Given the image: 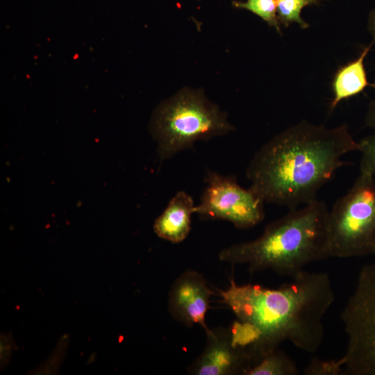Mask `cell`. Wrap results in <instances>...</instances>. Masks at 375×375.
<instances>
[{"label":"cell","instance_id":"cell-1","mask_svg":"<svg viewBox=\"0 0 375 375\" xmlns=\"http://www.w3.org/2000/svg\"><path fill=\"white\" fill-rule=\"evenodd\" d=\"M291 279L276 289L232 280L220 292L238 319L235 342L258 359L285 340L308 353L322 344L323 319L335 299L329 276L303 270Z\"/></svg>","mask_w":375,"mask_h":375},{"label":"cell","instance_id":"cell-8","mask_svg":"<svg viewBox=\"0 0 375 375\" xmlns=\"http://www.w3.org/2000/svg\"><path fill=\"white\" fill-rule=\"evenodd\" d=\"M212 292L204 278L195 272H187L173 285L169 293V311L178 320L192 326L199 324L206 334V314Z\"/></svg>","mask_w":375,"mask_h":375},{"label":"cell","instance_id":"cell-16","mask_svg":"<svg viewBox=\"0 0 375 375\" xmlns=\"http://www.w3.org/2000/svg\"><path fill=\"white\" fill-rule=\"evenodd\" d=\"M359 142L360 173L375 175V132Z\"/></svg>","mask_w":375,"mask_h":375},{"label":"cell","instance_id":"cell-15","mask_svg":"<svg viewBox=\"0 0 375 375\" xmlns=\"http://www.w3.org/2000/svg\"><path fill=\"white\" fill-rule=\"evenodd\" d=\"M342 357L337 360H321L313 357L303 371L305 375H345Z\"/></svg>","mask_w":375,"mask_h":375},{"label":"cell","instance_id":"cell-6","mask_svg":"<svg viewBox=\"0 0 375 375\" xmlns=\"http://www.w3.org/2000/svg\"><path fill=\"white\" fill-rule=\"evenodd\" d=\"M341 319L347 336L345 375H375V262L360 269Z\"/></svg>","mask_w":375,"mask_h":375},{"label":"cell","instance_id":"cell-2","mask_svg":"<svg viewBox=\"0 0 375 375\" xmlns=\"http://www.w3.org/2000/svg\"><path fill=\"white\" fill-rule=\"evenodd\" d=\"M358 150L347 124L329 128L303 120L263 144L246 176L264 202L294 209L317 199L319 190L348 164L342 157Z\"/></svg>","mask_w":375,"mask_h":375},{"label":"cell","instance_id":"cell-4","mask_svg":"<svg viewBox=\"0 0 375 375\" xmlns=\"http://www.w3.org/2000/svg\"><path fill=\"white\" fill-rule=\"evenodd\" d=\"M151 132L158 143L161 160L234 129L226 115L202 92L185 89L161 103L155 110Z\"/></svg>","mask_w":375,"mask_h":375},{"label":"cell","instance_id":"cell-11","mask_svg":"<svg viewBox=\"0 0 375 375\" xmlns=\"http://www.w3.org/2000/svg\"><path fill=\"white\" fill-rule=\"evenodd\" d=\"M374 43L375 40L372 39L357 58L340 66L335 72L331 81L333 97L330 103L331 112L340 101L362 93L368 87L375 88V83L369 82L365 67V60Z\"/></svg>","mask_w":375,"mask_h":375},{"label":"cell","instance_id":"cell-9","mask_svg":"<svg viewBox=\"0 0 375 375\" xmlns=\"http://www.w3.org/2000/svg\"><path fill=\"white\" fill-rule=\"evenodd\" d=\"M208 344L195 362L193 374L199 375H224L246 372L251 366L249 356L235 347L231 337L227 339L210 332L207 335Z\"/></svg>","mask_w":375,"mask_h":375},{"label":"cell","instance_id":"cell-5","mask_svg":"<svg viewBox=\"0 0 375 375\" xmlns=\"http://www.w3.org/2000/svg\"><path fill=\"white\" fill-rule=\"evenodd\" d=\"M331 257L374 254L375 181L360 173L349 191L329 210Z\"/></svg>","mask_w":375,"mask_h":375},{"label":"cell","instance_id":"cell-3","mask_svg":"<svg viewBox=\"0 0 375 375\" xmlns=\"http://www.w3.org/2000/svg\"><path fill=\"white\" fill-rule=\"evenodd\" d=\"M328 215L327 206L317 199L290 209L258 238L231 245L219 253V258L245 264L252 272L271 269L293 278L306 265L331 257Z\"/></svg>","mask_w":375,"mask_h":375},{"label":"cell","instance_id":"cell-14","mask_svg":"<svg viewBox=\"0 0 375 375\" xmlns=\"http://www.w3.org/2000/svg\"><path fill=\"white\" fill-rule=\"evenodd\" d=\"M232 6L238 9L249 10L261 18L267 24L275 28L282 35L281 24L276 12V0H246L233 1Z\"/></svg>","mask_w":375,"mask_h":375},{"label":"cell","instance_id":"cell-19","mask_svg":"<svg viewBox=\"0 0 375 375\" xmlns=\"http://www.w3.org/2000/svg\"><path fill=\"white\" fill-rule=\"evenodd\" d=\"M374 254H375V251H374Z\"/></svg>","mask_w":375,"mask_h":375},{"label":"cell","instance_id":"cell-17","mask_svg":"<svg viewBox=\"0 0 375 375\" xmlns=\"http://www.w3.org/2000/svg\"><path fill=\"white\" fill-rule=\"evenodd\" d=\"M364 122L366 127L375 130V99L368 104Z\"/></svg>","mask_w":375,"mask_h":375},{"label":"cell","instance_id":"cell-12","mask_svg":"<svg viewBox=\"0 0 375 375\" xmlns=\"http://www.w3.org/2000/svg\"><path fill=\"white\" fill-rule=\"evenodd\" d=\"M294 361L283 351L276 349L262 357L245 373L247 375H297Z\"/></svg>","mask_w":375,"mask_h":375},{"label":"cell","instance_id":"cell-7","mask_svg":"<svg viewBox=\"0 0 375 375\" xmlns=\"http://www.w3.org/2000/svg\"><path fill=\"white\" fill-rule=\"evenodd\" d=\"M206 187L194 213L204 219H224L238 228H249L265 217L264 201L250 188L241 187L233 176L209 171Z\"/></svg>","mask_w":375,"mask_h":375},{"label":"cell","instance_id":"cell-18","mask_svg":"<svg viewBox=\"0 0 375 375\" xmlns=\"http://www.w3.org/2000/svg\"><path fill=\"white\" fill-rule=\"evenodd\" d=\"M367 28L372 35V39L375 40V7L369 12Z\"/></svg>","mask_w":375,"mask_h":375},{"label":"cell","instance_id":"cell-13","mask_svg":"<svg viewBox=\"0 0 375 375\" xmlns=\"http://www.w3.org/2000/svg\"><path fill=\"white\" fill-rule=\"evenodd\" d=\"M320 0H276V12L278 22L287 28L297 23L302 29L309 28L310 24L301 17L302 10L308 6L317 5Z\"/></svg>","mask_w":375,"mask_h":375},{"label":"cell","instance_id":"cell-10","mask_svg":"<svg viewBox=\"0 0 375 375\" xmlns=\"http://www.w3.org/2000/svg\"><path fill=\"white\" fill-rule=\"evenodd\" d=\"M194 208V200L190 194L184 191L178 192L156 219L153 224L156 234L172 243L183 241L190 233Z\"/></svg>","mask_w":375,"mask_h":375}]
</instances>
